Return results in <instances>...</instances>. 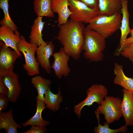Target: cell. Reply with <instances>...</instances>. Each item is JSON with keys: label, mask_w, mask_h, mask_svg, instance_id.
Wrapping results in <instances>:
<instances>
[{"label": "cell", "mask_w": 133, "mask_h": 133, "mask_svg": "<svg viewBox=\"0 0 133 133\" xmlns=\"http://www.w3.org/2000/svg\"><path fill=\"white\" fill-rule=\"evenodd\" d=\"M57 38L65 51L73 59H79L83 51L85 27L83 23L68 20L61 26Z\"/></svg>", "instance_id": "6da1fadb"}, {"label": "cell", "mask_w": 133, "mask_h": 133, "mask_svg": "<svg viewBox=\"0 0 133 133\" xmlns=\"http://www.w3.org/2000/svg\"><path fill=\"white\" fill-rule=\"evenodd\" d=\"M83 50L84 57L89 62H100L105 57V38L100 34L86 26L84 31Z\"/></svg>", "instance_id": "7a4b0ae2"}, {"label": "cell", "mask_w": 133, "mask_h": 133, "mask_svg": "<svg viewBox=\"0 0 133 133\" xmlns=\"http://www.w3.org/2000/svg\"><path fill=\"white\" fill-rule=\"evenodd\" d=\"M121 14L120 11L111 16L99 15L92 20L87 26L106 39L120 28L122 18Z\"/></svg>", "instance_id": "3957f363"}, {"label": "cell", "mask_w": 133, "mask_h": 133, "mask_svg": "<svg viewBox=\"0 0 133 133\" xmlns=\"http://www.w3.org/2000/svg\"><path fill=\"white\" fill-rule=\"evenodd\" d=\"M21 39L17 45V49L24 56L25 63L23 66L29 76H33L40 73L39 65L35 56L38 46L36 45L28 42L23 36H21Z\"/></svg>", "instance_id": "277c9868"}, {"label": "cell", "mask_w": 133, "mask_h": 133, "mask_svg": "<svg viewBox=\"0 0 133 133\" xmlns=\"http://www.w3.org/2000/svg\"><path fill=\"white\" fill-rule=\"evenodd\" d=\"M122 100L118 97L106 96L96 110L104 116L106 121L109 124L118 120L122 116Z\"/></svg>", "instance_id": "5b68a950"}, {"label": "cell", "mask_w": 133, "mask_h": 133, "mask_svg": "<svg viewBox=\"0 0 133 133\" xmlns=\"http://www.w3.org/2000/svg\"><path fill=\"white\" fill-rule=\"evenodd\" d=\"M86 93V98L79 103L74 108V112L79 118L81 116V111L85 106L89 107L95 102L101 105L105 97L107 96L108 91L107 88L103 85L95 84L87 90Z\"/></svg>", "instance_id": "8992f818"}, {"label": "cell", "mask_w": 133, "mask_h": 133, "mask_svg": "<svg viewBox=\"0 0 133 133\" xmlns=\"http://www.w3.org/2000/svg\"><path fill=\"white\" fill-rule=\"evenodd\" d=\"M69 8L72 13L70 19L83 23L89 24L100 15L99 9L90 8L78 0H68Z\"/></svg>", "instance_id": "52a82bcc"}, {"label": "cell", "mask_w": 133, "mask_h": 133, "mask_svg": "<svg viewBox=\"0 0 133 133\" xmlns=\"http://www.w3.org/2000/svg\"><path fill=\"white\" fill-rule=\"evenodd\" d=\"M21 56L15 50L0 40V77L3 78L13 73L14 65Z\"/></svg>", "instance_id": "ba28073f"}, {"label": "cell", "mask_w": 133, "mask_h": 133, "mask_svg": "<svg viewBox=\"0 0 133 133\" xmlns=\"http://www.w3.org/2000/svg\"><path fill=\"white\" fill-rule=\"evenodd\" d=\"M54 60L51 65V68L56 76L58 79L63 76L66 77L71 71L68 62L69 55L65 51L63 47L60 48L58 52H54L53 54Z\"/></svg>", "instance_id": "9c48e42d"}, {"label": "cell", "mask_w": 133, "mask_h": 133, "mask_svg": "<svg viewBox=\"0 0 133 133\" xmlns=\"http://www.w3.org/2000/svg\"><path fill=\"white\" fill-rule=\"evenodd\" d=\"M55 46L52 42L38 46L36 51V59L39 65L43 68L46 73H51V65L50 58L53 55Z\"/></svg>", "instance_id": "30bf717a"}, {"label": "cell", "mask_w": 133, "mask_h": 133, "mask_svg": "<svg viewBox=\"0 0 133 133\" xmlns=\"http://www.w3.org/2000/svg\"><path fill=\"white\" fill-rule=\"evenodd\" d=\"M18 78V75L14 72L3 78L4 83L8 90L7 97L13 103L17 101L21 91Z\"/></svg>", "instance_id": "8fae6325"}, {"label": "cell", "mask_w": 133, "mask_h": 133, "mask_svg": "<svg viewBox=\"0 0 133 133\" xmlns=\"http://www.w3.org/2000/svg\"><path fill=\"white\" fill-rule=\"evenodd\" d=\"M121 109L127 126H133V92L123 88Z\"/></svg>", "instance_id": "7c38bea8"}, {"label": "cell", "mask_w": 133, "mask_h": 133, "mask_svg": "<svg viewBox=\"0 0 133 133\" xmlns=\"http://www.w3.org/2000/svg\"><path fill=\"white\" fill-rule=\"evenodd\" d=\"M20 36L17 30L14 31L6 26H1L0 27V40L7 46L11 48L21 56L17 47L21 39Z\"/></svg>", "instance_id": "4fadbf2b"}, {"label": "cell", "mask_w": 133, "mask_h": 133, "mask_svg": "<svg viewBox=\"0 0 133 133\" xmlns=\"http://www.w3.org/2000/svg\"><path fill=\"white\" fill-rule=\"evenodd\" d=\"M122 7L121 12L122 15L121 25L120 28L121 32L119 47L116 53L117 55L122 48L127 36L131 29L129 26V13L128 10L127 0H121Z\"/></svg>", "instance_id": "5bb4252c"}, {"label": "cell", "mask_w": 133, "mask_h": 133, "mask_svg": "<svg viewBox=\"0 0 133 133\" xmlns=\"http://www.w3.org/2000/svg\"><path fill=\"white\" fill-rule=\"evenodd\" d=\"M69 5L68 0H52V9L54 13L58 14L59 27L67 22L72 13L69 9Z\"/></svg>", "instance_id": "9a60e30c"}, {"label": "cell", "mask_w": 133, "mask_h": 133, "mask_svg": "<svg viewBox=\"0 0 133 133\" xmlns=\"http://www.w3.org/2000/svg\"><path fill=\"white\" fill-rule=\"evenodd\" d=\"M115 77L113 82L115 85L120 86L125 89L133 92V78L126 75L123 69V66L116 62L114 65Z\"/></svg>", "instance_id": "2e32d148"}, {"label": "cell", "mask_w": 133, "mask_h": 133, "mask_svg": "<svg viewBox=\"0 0 133 133\" xmlns=\"http://www.w3.org/2000/svg\"><path fill=\"white\" fill-rule=\"evenodd\" d=\"M42 17H37L35 19L31 27L29 37V42L38 46L48 43L44 41L42 38V32L45 24L43 21Z\"/></svg>", "instance_id": "e0dca14e"}, {"label": "cell", "mask_w": 133, "mask_h": 133, "mask_svg": "<svg viewBox=\"0 0 133 133\" xmlns=\"http://www.w3.org/2000/svg\"><path fill=\"white\" fill-rule=\"evenodd\" d=\"M21 127L14 120L12 110L7 112L0 111V129H3L6 133H17V129Z\"/></svg>", "instance_id": "ac0fdd59"}, {"label": "cell", "mask_w": 133, "mask_h": 133, "mask_svg": "<svg viewBox=\"0 0 133 133\" xmlns=\"http://www.w3.org/2000/svg\"><path fill=\"white\" fill-rule=\"evenodd\" d=\"M36 110L34 115L29 120L21 124L26 127L28 125H35L45 127L49 124L48 120H44L42 117L43 111L46 108L44 101L36 99Z\"/></svg>", "instance_id": "d6986e66"}, {"label": "cell", "mask_w": 133, "mask_h": 133, "mask_svg": "<svg viewBox=\"0 0 133 133\" xmlns=\"http://www.w3.org/2000/svg\"><path fill=\"white\" fill-rule=\"evenodd\" d=\"M121 0H99L100 15L111 16L120 11Z\"/></svg>", "instance_id": "ffe728a7"}, {"label": "cell", "mask_w": 133, "mask_h": 133, "mask_svg": "<svg viewBox=\"0 0 133 133\" xmlns=\"http://www.w3.org/2000/svg\"><path fill=\"white\" fill-rule=\"evenodd\" d=\"M52 2V0H34V10L37 17H54L51 8Z\"/></svg>", "instance_id": "44dd1931"}, {"label": "cell", "mask_w": 133, "mask_h": 133, "mask_svg": "<svg viewBox=\"0 0 133 133\" xmlns=\"http://www.w3.org/2000/svg\"><path fill=\"white\" fill-rule=\"evenodd\" d=\"M31 83L36 88L37 92L36 99L44 101V95L50 88L51 81L40 76L37 75L32 78Z\"/></svg>", "instance_id": "7402d4cb"}, {"label": "cell", "mask_w": 133, "mask_h": 133, "mask_svg": "<svg viewBox=\"0 0 133 133\" xmlns=\"http://www.w3.org/2000/svg\"><path fill=\"white\" fill-rule=\"evenodd\" d=\"M44 98V101L46 105V108L53 112L59 109L60 104L63 100L60 88L58 93L56 94L51 92L50 88L45 93Z\"/></svg>", "instance_id": "603a6c76"}, {"label": "cell", "mask_w": 133, "mask_h": 133, "mask_svg": "<svg viewBox=\"0 0 133 133\" xmlns=\"http://www.w3.org/2000/svg\"><path fill=\"white\" fill-rule=\"evenodd\" d=\"M9 0H0V8L4 14V17L0 21L1 26H6L15 31L18 27L12 20L9 14Z\"/></svg>", "instance_id": "cb8c5ba5"}, {"label": "cell", "mask_w": 133, "mask_h": 133, "mask_svg": "<svg viewBox=\"0 0 133 133\" xmlns=\"http://www.w3.org/2000/svg\"><path fill=\"white\" fill-rule=\"evenodd\" d=\"M98 121V125L95 126L94 129V132L95 133H117L122 132L125 133L128 130L127 126L125 125L120 128L114 129L110 128V125L106 121L104 122L103 125H101L100 122L99 115L100 113L97 111H94Z\"/></svg>", "instance_id": "d4e9b609"}, {"label": "cell", "mask_w": 133, "mask_h": 133, "mask_svg": "<svg viewBox=\"0 0 133 133\" xmlns=\"http://www.w3.org/2000/svg\"><path fill=\"white\" fill-rule=\"evenodd\" d=\"M119 55L128 59L133 64V43L125 46L119 52L118 55Z\"/></svg>", "instance_id": "484cf974"}, {"label": "cell", "mask_w": 133, "mask_h": 133, "mask_svg": "<svg viewBox=\"0 0 133 133\" xmlns=\"http://www.w3.org/2000/svg\"><path fill=\"white\" fill-rule=\"evenodd\" d=\"M47 130L45 127L35 125L31 126L28 130L24 132L23 133H45Z\"/></svg>", "instance_id": "4316f807"}, {"label": "cell", "mask_w": 133, "mask_h": 133, "mask_svg": "<svg viewBox=\"0 0 133 133\" xmlns=\"http://www.w3.org/2000/svg\"><path fill=\"white\" fill-rule=\"evenodd\" d=\"M9 101L8 99L5 96L0 94V111L6 109Z\"/></svg>", "instance_id": "83f0119b"}, {"label": "cell", "mask_w": 133, "mask_h": 133, "mask_svg": "<svg viewBox=\"0 0 133 133\" xmlns=\"http://www.w3.org/2000/svg\"><path fill=\"white\" fill-rule=\"evenodd\" d=\"M83 2L89 7L99 9V0H78Z\"/></svg>", "instance_id": "f1b7e54d"}, {"label": "cell", "mask_w": 133, "mask_h": 133, "mask_svg": "<svg viewBox=\"0 0 133 133\" xmlns=\"http://www.w3.org/2000/svg\"><path fill=\"white\" fill-rule=\"evenodd\" d=\"M8 93V90L4 83L3 78L0 77V94L7 96Z\"/></svg>", "instance_id": "f546056e"}, {"label": "cell", "mask_w": 133, "mask_h": 133, "mask_svg": "<svg viewBox=\"0 0 133 133\" xmlns=\"http://www.w3.org/2000/svg\"><path fill=\"white\" fill-rule=\"evenodd\" d=\"M133 43V36H131L130 37L128 38H127V39H126L124 43V45L123 46L122 48L125 46V45H126L129 44H131Z\"/></svg>", "instance_id": "4dcf8cb0"}, {"label": "cell", "mask_w": 133, "mask_h": 133, "mask_svg": "<svg viewBox=\"0 0 133 133\" xmlns=\"http://www.w3.org/2000/svg\"><path fill=\"white\" fill-rule=\"evenodd\" d=\"M130 34L131 35V36H133V28L132 29H131Z\"/></svg>", "instance_id": "1f68e13d"}]
</instances>
